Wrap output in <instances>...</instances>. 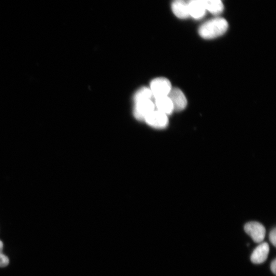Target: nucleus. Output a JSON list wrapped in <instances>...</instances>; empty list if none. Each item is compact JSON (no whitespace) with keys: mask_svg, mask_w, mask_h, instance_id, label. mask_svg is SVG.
Here are the masks:
<instances>
[{"mask_svg":"<svg viewBox=\"0 0 276 276\" xmlns=\"http://www.w3.org/2000/svg\"><path fill=\"white\" fill-rule=\"evenodd\" d=\"M228 26V23L225 19L215 18L201 25L199 33L205 39H213L223 35L227 31Z\"/></svg>","mask_w":276,"mask_h":276,"instance_id":"obj_1","label":"nucleus"},{"mask_svg":"<svg viewBox=\"0 0 276 276\" xmlns=\"http://www.w3.org/2000/svg\"><path fill=\"white\" fill-rule=\"evenodd\" d=\"M170 81L164 77H158L153 80L150 89L154 98L168 96L172 89Z\"/></svg>","mask_w":276,"mask_h":276,"instance_id":"obj_2","label":"nucleus"},{"mask_svg":"<svg viewBox=\"0 0 276 276\" xmlns=\"http://www.w3.org/2000/svg\"><path fill=\"white\" fill-rule=\"evenodd\" d=\"M245 232L257 244L263 242L266 234L265 227L260 223L251 222L245 226Z\"/></svg>","mask_w":276,"mask_h":276,"instance_id":"obj_3","label":"nucleus"},{"mask_svg":"<svg viewBox=\"0 0 276 276\" xmlns=\"http://www.w3.org/2000/svg\"><path fill=\"white\" fill-rule=\"evenodd\" d=\"M144 121L149 126L157 129H164L169 123L168 116L157 110H154L146 117Z\"/></svg>","mask_w":276,"mask_h":276,"instance_id":"obj_4","label":"nucleus"},{"mask_svg":"<svg viewBox=\"0 0 276 276\" xmlns=\"http://www.w3.org/2000/svg\"><path fill=\"white\" fill-rule=\"evenodd\" d=\"M154 108V103L151 100L136 103L134 108V115L138 121H144L146 117L155 110Z\"/></svg>","mask_w":276,"mask_h":276,"instance_id":"obj_5","label":"nucleus"},{"mask_svg":"<svg viewBox=\"0 0 276 276\" xmlns=\"http://www.w3.org/2000/svg\"><path fill=\"white\" fill-rule=\"evenodd\" d=\"M168 96L172 101L176 111H182L186 108L187 105V98L180 89L172 88Z\"/></svg>","mask_w":276,"mask_h":276,"instance_id":"obj_6","label":"nucleus"},{"mask_svg":"<svg viewBox=\"0 0 276 276\" xmlns=\"http://www.w3.org/2000/svg\"><path fill=\"white\" fill-rule=\"evenodd\" d=\"M269 252L268 244L265 242L260 243L253 251L251 256V261L257 264L264 262L268 257Z\"/></svg>","mask_w":276,"mask_h":276,"instance_id":"obj_7","label":"nucleus"},{"mask_svg":"<svg viewBox=\"0 0 276 276\" xmlns=\"http://www.w3.org/2000/svg\"><path fill=\"white\" fill-rule=\"evenodd\" d=\"M154 105L159 111L168 116L172 114L174 111L173 104L168 96L155 98Z\"/></svg>","mask_w":276,"mask_h":276,"instance_id":"obj_8","label":"nucleus"},{"mask_svg":"<svg viewBox=\"0 0 276 276\" xmlns=\"http://www.w3.org/2000/svg\"><path fill=\"white\" fill-rule=\"evenodd\" d=\"M206 11L214 15L222 14L224 7L221 0H199Z\"/></svg>","mask_w":276,"mask_h":276,"instance_id":"obj_9","label":"nucleus"},{"mask_svg":"<svg viewBox=\"0 0 276 276\" xmlns=\"http://www.w3.org/2000/svg\"><path fill=\"white\" fill-rule=\"evenodd\" d=\"M188 4L189 16L195 19H201L206 15V11L199 0H190Z\"/></svg>","mask_w":276,"mask_h":276,"instance_id":"obj_10","label":"nucleus"},{"mask_svg":"<svg viewBox=\"0 0 276 276\" xmlns=\"http://www.w3.org/2000/svg\"><path fill=\"white\" fill-rule=\"evenodd\" d=\"M174 15L179 19H187L189 16L188 4L183 0H176L172 5Z\"/></svg>","mask_w":276,"mask_h":276,"instance_id":"obj_11","label":"nucleus"},{"mask_svg":"<svg viewBox=\"0 0 276 276\" xmlns=\"http://www.w3.org/2000/svg\"><path fill=\"white\" fill-rule=\"evenodd\" d=\"M153 97L151 90L147 87H142L135 94L134 101L135 103L151 100Z\"/></svg>","mask_w":276,"mask_h":276,"instance_id":"obj_12","label":"nucleus"},{"mask_svg":"<svg viewBox=\"0 0 276 276\" xmlns=\"http://www.w3.org/2000/svg\"><path fill=\"white\" fill-rule=\"evenodd\" d=\"M4 244L0 241V267H6L9 264L8 257L3 254Z\"/></svg>","mask_w":276,"mask_h":276,"instance_id":"obj_13","label":"nucleus"},{"mask_svg":"<svg viewBox=\"0 0 276 276\" xmlns=\"http://www.w3.org/2000/svg\"><path fill=\"white\" fill-rule=\"evenodd\" d=\"M276 230L275 228H274L273 230H272L270 233L269 236V241L272 244V245L275 247L276 246Z\"/></svg>","mask_w":276,"mask_h":276,"instance_id":"obj_14","label":"nucleus"},{"mask_svg":"<svg viewBox=\"0 0 276 276\" xmlns=\"http://www.w3.org/2000/svg\"><path fill=\"white\" fill-rule=\"evenodd\" d=\"M270 269L274 274H276V259H274L271 263Z\"/></svg>","mask_w":276,"mask_h":276,"instance_id":"obj_15","label":"nucleus"}]
</instances>
